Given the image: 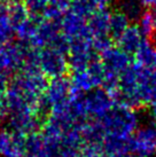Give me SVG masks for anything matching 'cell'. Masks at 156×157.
Instances as JSON below:
<instances>
[{"instance_id":"83f0119b","label":"cell","mask_w":156,"mask_h":157,"mask_svg":"<svg viewBox=\"0 0 156 157\" xmlns=\"http://www.w3.org/2000/svg\"><path fill=\"white\" fill-rule=\"evenodd\" d=\"M30 15L43 18V14L46 9L48 0H23Z\"/></svg>"},{"instance_id":"9c48e42d","label":"cell","mask_w":156,"mask_h":157,"mask_svg":"<svg viewBox=\"0 0 156 157\" xmlns=\"http://www.w3.org/2000/svg\"><path fill=\"white\" fill-rule=\"evenodd\" d=\"M43 117L36 111L24 110L8 113L6 116V127L9 131L18 132L22 134H29L41 128Z\"/></svg>"},{"instance_id":"836d02e7","label":"cell","mask_w":156,"mask_h":157,"mask_svg":"<svg viewBox=\"0 0 156 157\" xmlns=\"http://www.w3.org/2000/svg\"><path fill=\"white\" fill-rule=\"evenodd\" d=\"M2 2H5L6 5H12V4H16V2H22L23 0H1Z\"/></svg>"},{"instance_id":"5bb4252c","label":"cell","mask_w":156,"mask_h":157,"mask_svg":"<svg viewBox=\"0 0 156 157\" xmlns=\"http://www.w3.org/2000/svg\"><path fill=\"white\" fill-rule=\"evenodd\" d=\"M146 39L147 38L141 32L138 24H130L116 41L118 47L130 55H133Z\"/></svg>"},{"instance_id":"3957f363","label":"cell","mask_w":156,"mask_h":157,"mask_svg":"<svg viewBox=\"0 0 156 157\" xmlns=\"http://www.w3.org/2000/svg\"><path fill=\"white\" fill-rule=\"evenodd\" d=\"M29 46L37 49L44 47H54L61 52L68 54L69 40L61 31L60 21L43 18L38 23L35 36L29 43Z\"/></svg>"},{"instance_id":"d6986e66","label":"cell","mask_w":156,"mask_h":157,"mask_svg":"<svg viewBox=\"0 0 156 157\" xmlns=\"http://www.w3.org/2000/svg\"><path fill=\"white\" fill-rule=\"evenodd\" d=\"M130 20L126 17L121 10L110 12L109 17V37L113 39V41H116L119 36L125 31V29L130 25Z\"/></svg>"},{"instance_id":"277c9868","label":"cell","mask_w":156,"mask_h":157,"mask_svg":"<svg viewBox=\"0 0 156 157\" xmlns=\"http://www.w3.org/2000/svg\"><path fill=\"white\" fill-rule=\"evenodd\" d=\"M71 92L72 90L70 86L69 78H65L63 76L49 79L38 101V111L40 116L46 118L53 105L67 101Z\"/></svg>"},{"instance_id":"6da1fadb","label":"cell","mask_w":156,"mask_h":157,"mask_svg":"<svg viewBox=\"0 0 156 157\" xmlns=\"http://www.w3.org/2000/svg\"><path fill=\"white\" fill-rule=\"evenodd\" d=\"M115 100L135 109L152 105L156 102V70L131 63L119 76Z\"/></svg>"},{"instance_id":"7c38bea8","label":"cell","mask_w":156,"mask_h":157,"mask_svg":"<svg viewBox=\"0 0 156 157\" xmlns=\"http://www.w3.org/2000/svg\"><path fill=\"white\" fill-rule=\"evenodd\" d=\"M61 31L67 39H91L86 24V18L68 10L60 20Z\"/></svg>"},{"instance_id":"2e32d148","label":"cell","mask_w":156,"mask_h":157,"mask_svg":"<svg viewBox=\"0 0 156 157\" xmlns=\"http://www.w3.org/2000/svg\"><path fill=\"white\" fill-rule=\"evenodd\" d=\"M133 56L135 62L140 67L149 70H156V46L148 39L143 41Z\"/></svg>"},{"instance_id":"f546056e","label":"cell","mask_w":156,"mask_h":157,"mask_svg":"<svg viewBox=\"0 0 156 157\" xmlns=\"http://www.w3.org/2000/svg\"><path fill=\"white\" fill-rule=\"evenodd\" d=\"M93 2L96 4V8H108L110 4L113 2V0H93Z\"/></svg>"},{"instance_id":"ba28073f","label":"cell","mask_w":156,"mask_h":157,"mask_svg":"<svg viewBox=\"0 0 156 157\" xmlns=\"http://www.w3.org/2000/svg\"><path fill=\"white\" fill-rule=\"evenodd\" d=\"M156 153V127L139 126L130 138V154L138 157H152Z\"/></svg>"},{"instance_id":"4dcf8cb0","label":"cell","mask_w":156,"mask_h":157,"mask_svg":"<svg viewBox=\"0 0 156 157\" xmlns=\"http://www.w3.org/2000/svg\"><path fill=\"white\" fill-rule=\"evenodd\" d=\"M7 6H8V5H6L5 2H2V1L0 0V18L7 16Z\"/></svg>"},{"instance_id":"4316f807","label":"cell","mask_w":156,"mask_h":157,"mask_svg":"<svg viewBox=\"0 0 156 157\" xmlns=\"http://www.w3.org/2000/svg\"><path fill=\"white\" fill-rule=\"evenodd\" d=\"M14 37V28L6 17L0 18V47L7 45L8 43L13 41Z\"/></svg>"},{"instance_id":"9a60e30c","label":"cell","mask_w":156,"mask_h":157,"mask_svg":"<svg viewBox=\"0 0 156 157\" xmlns=\"http://www.w3.org/2000/svg\"><path fill=\"white\" fill-rule=\"evenodd\" d=\"M109 17L110 10L108 8L96 9L86 18L87 30L92 38L109 36Z\"/></svg>"},{"instance_id":"5b68a950","label":"cell","mask_w":156,"mask_h":157,"mask_svg":"<svg viewBox=\"0 0 156 157\" xmlns=\"http://www.w3.org/2000/svg\"><path fill=\"white\" fill-rule=\"evenodd\" d=\"M38 67L47 79L63 77L69 71L67 54L54 47H44L39 49Z\"/></svg>"},{"instance_id":"4fadbf2b","label":"cell","mask_w":156,"mask_h":157,"mask_svg":"<svg viewBox=\"0 0 156 157\" xmlns=\"http://www.w3.org/2000/svg\"><path fill=\"white\" fill-rule=\"evenodd\" d=\"M24 140L25 134L7 128L2 130L0 134V156L24 157Z\"/></svg>"},{"instance_id":"ac0fdd59","label":"cell","mask_w":156,"mask_h":157,"mask_svg":"<svg viewBox=\"0 0 156 157\" xmlns=\"http://www.w3.org/2000/svg\"><path fill=\"white\" fill-rule=\"evenodd\" d=\"M69 82L71 90L75 92H79V93H87L93 88H96L87 69L71 71Z\"/></svg>"},{"instance_id":"cb8c5ba5","label":"cell","mask_w":156,"mask_h":157,"mask_svg":"<svg viewBox=\"0 0 156 157\" xmlns=\"http://www.w3.org/2000/svg\"><path fill=\"white\" fill-rule=\"evenodd\" d=\"M29 12L26 9L25 5L22 2H16L7 6V20L12 24L13 28L18 25L21 22L29 17Z\"/></svg>"},{"instance_id":"8992f818","label":"cell","mask_w":156,"mask_h":157,"mask_svg":"<svg viewBox=\"0 0 156 157\" xmlns=\"http://www.w3.org/2000/svg\"><path fill=\"white\" fill-rule=\"evenodd\" d=\"M29 45L22 41H10L0 47V71L8 76L18 72L25 61Z\"/></svg>"},{"instance_id":"603a6c76","label":"cell","mask_w":156,"mask_h":157,"mask_svg":"<svg viewBox=\"0 0 156 157\" xmlns=\"http://www.w3.org/2000/svg\"><path fill=\"white\" fill-rule=\"evenodd\" d=\"M138 26L142 32L145 37L148 38L153 32L156 31V6L149 7L143 10L141 16L138 20Z\"/></svg>"},{"instance_id":"d590c367","label":"cell","mask_w":156,"mask_h":157,"mask_svg":"<svg viewBox=\"0 0 156 157\" xmlns=\"http://www.w3.org/2000/svg\"><path fill=\"white\" fill-rule=\"evenodd\" d=\"M76 157H82V156H80V155H78V156H76Z\"/></svg>"},{"instance_id":"d6a6232c","label":"cell","mask_w":156,"mask_h":157,"mask_svg":"<svg viewBox=\"0 0 156 157\" xmlns=\"http://www.w3.org/2000/svg\"><path fill=\"white\" fill-rule=\"evenodd\" d=\"M145 7H155L156 0H140Z\"/></svg>"},{"instance_id":"484cf974","label":"cell","mask_w":156,"mask_h":157,"mask_svg":"<svg viewBox=\"0 0 156 157\" xmlns=\"http://www.w3.org/2000/svg\"><path fill=\"white\" fill-rule=\"evenodd\" d=\"M87 71L91 76L93 84L96 87H101L102 85V80H103L104 74H106V69H104L102 62L100 61L99 57L94 59L93 61L87 66Z\"/></svg>"},{"instance_id":"f1b7e54d","label":"cell","mask_w":156,"mask_h":157,"mask_svg":"<svg viewBox=\"0 0 156 157\" xmlns=\"http://www.w3.org/2000/svg\"><path fill=\"white\" fill-rule=\"evenodd\" d=\"M6 90L0 88V119H4L7 116L8 113V108H7V101H6V94H5Z\"/></svg>"},{"instance_id":"52a82bcc","label":"cell","mask_w":156,"mask_h":157,"mask_svg":"<svg viewBox=\"0 0 156 157\" xmlns=\"http://www.w3.org/2000/svg\"><path fill=\"white\" fill-rule=\"evenodd\" d=\"M96 57H99V55L92 47L91 39H75L69 41L67 59L70 71L86 69Z\"/></svg>"},{"instance_id":"d4e9b609","label":"cell","mask_w":156,"mask_h":157,"mask_svg":"<svg viewBox=\"0 0 156 157\" xmlns=\"http://www.w3.org/2000/svg\"><path fill=\"white\" fill-rule=\"evenodd\" d=\"M96 9L98 8L93 0H71L69 10L82 17L87 18Z\"/></svg>"},{"instance_id":"30bf717a","label":"cell","mask_w":156,"mask_h":157,"mask_svg":"<svg viewBox=\"0 0 156 157\" xmlns=\"http://www.w3.org/2000/svg\"><path fill=\"white\" fill-rule=\"evenodd\" d=\"M84 102L88 118H98L116 105L115 96L102 87H96L84 94Z\"/></svg>"},{"instance_id":"e575fe53","label":"cell","mask_w":156,"mask_h":157,"mask_svg":"<svg viewBox=\"0 0 156 157\" xmlns=\"http://www.w3.org/2000/svg\"><path fill=\"white\" fill-rule=\"evenodd\" d=\"M1 132H2V128H1V126H0V134H1Z\"/></svg>"},{"instance_id":"e0dca14e","label":"cell","mask_w":156,"mask_h":157,"mask_svg":"<svg viewBox=\"0 0 156 157\" xmlns=\"http://www.w3.org/2000/svg\"><path fill=\"white\" fill-rule=\"evenodd\" d=\"M43 18L38 17V16H33V15H29V17L21 22L18 25L14 28V35L18 38V41H22L24 44H29L32 37L35 36L36 30L38 23L41 21Z\"/></svg>"},{"instance_id":"1f68e13d","label":"cell","mask_w":156,"mask_h":157,"mask_svg":"<svg viewBox=\"0 0 156 157\" xmlns=\"http://www.w3.org/2000/svg\"><path fill=\"white\" fill-rule=\"evenodd\" d=\"M150 107V117H152V121L154 123V126L156 127V102H154Z\"/></svg>"},{"instance_id":"7402d4cb","label":"cell","mask_w":156,"mask_h":157,"mask_svg":"<svg viewBox=\"0 0 156 157\" xmlns=\"http://www.w3.org/2000/svg\"><path fill=\"white\" fill-rule=\"evenodd\" d=\"M118 10L130 20V22H138L139 17L143 13V6L140 0H118Z\"/></svg>"},{"instance_id":"44dd1931","label":"cell","mask_w":156,"mask_h":157,"mask_svg":"<svg viewBox=\"0 0 156 157\" xmlns=\"http://www.w3.org/2000/svg\"><path fill=\"white\" fill-rule=\"evenodd\" d=\"M71 0H48L46 9L43 14V18L47 20H57L64 15L70 8Z\"/></svg>"},{"instance_id":"7a4b0ae2","label":"cell","mask_w":156,"mask_h":157,"mask_svg":"<svg viewBox=\"0 0 156 157\" xmlns=\"http://www.w3.org/2000/svg\"><path fill=\"white\" fill-rule=\"evenodd\" d=\"M104 134L117 138H130L140 126V116L135 108L116 103L102 116L96 118Z\"/></svg>"},{"instance_id":"8fae6325","label":"cell","mask_w":156,"mask_h":157,"mask_svg":"<svg viewBox=\"0 0 156 157\" xmlns=\"http://www.w3.org/2000/svg\"><path fill=\"white\" fill-rule=\"evenodd\" d=\"M99 59L102 62L106 71L117 76H121L122 72L132 63L130 54L123 51L117 45H111L109 48L99 54Z\"/></svg>"},{"instance_id":"ffe728a7","label":"cell","mask_w":156,"mask_h":157,"mask_svg":"<svg viewBox=\"0 0 156 157\" xmlns=\"http://www.w3.org/2000/svg\"><path fill=\"white\" fill-rule=\"evenodd\" d=\"M44 150V139L40 132H32L25 135L24 157H40Z\"/></svg>"}]
</instances>
